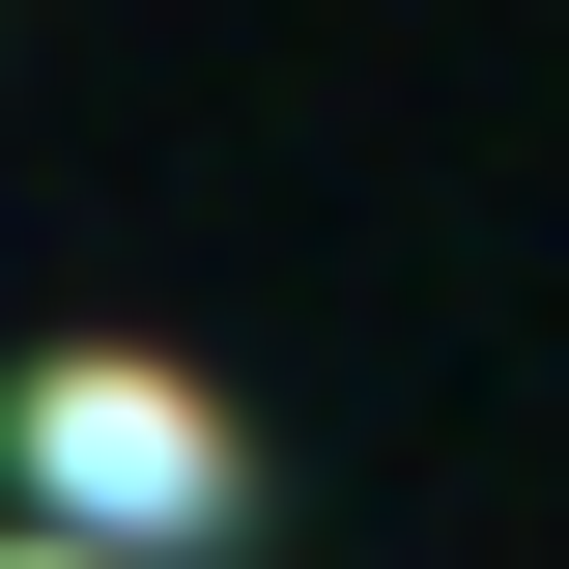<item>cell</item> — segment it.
Segmentation results:
<instances>
[{"instance_id":"cell-2","label":"cell","mask_w":569,"mask_h":569,"mask_svg":"<svg viewBox=\"0 0 569 569\" xmlns=\"http://www.w3.org/2000/svg\"><path fill=\"white\" fill-rule=\"evenodd\" d=\"M0 569H58V541H0Z\"/></svg>"},{"instance_id":"cell-1","label":"cell","mask_w":569,"mask_h":569,"mask_svg":"<svg viewBox=\"0 0 569 569\" xmlns=\"http://www.w3.org/2000/svg\"><path fill=\"white\" fill-rule=\"evenodd\" d=\"M0 485H29V541H58V569H200L228 512H257V456H228V399H200V370L58 342L29 399H0Z\"/></svg>"}]
</instances>
